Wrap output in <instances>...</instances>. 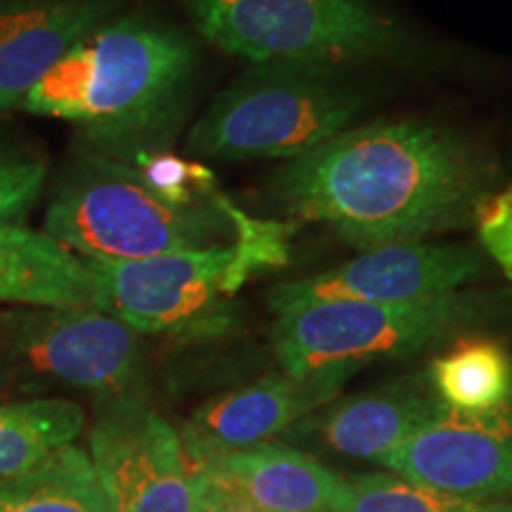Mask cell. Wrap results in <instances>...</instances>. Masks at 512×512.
<instances>
[{
    "mask_svg": "<svg viewBox=\"0 0 512 512\" xmlns=\"http://www.w3.org/2000/svg\"><path fill=\"white\" fill-rule=\"evenodd\" d=\"M0 366L8 377L76 389L102 403L138 394L145 354L136 330L93 306H5Z\"/></svg>",
    "mask_w": 512,
    "mask_h": 512,
    "instance_id": "8",
    "label": "cell"
},
{
    "mask_svg": "<svg viewBox=\"0 0 512 512\" xmlns=\"http://www.w3.org/2000/svg\"><path fill=\"white\" fill-rule=\"evenodd\" d=\"M48 178L46 157L0 136V226L27 223Z\"/></svg>",
    "mask_w": 512,
    "mask_h": 512,
    "instance_id": "21",
    "label": "cell"
},
{
    "mask_svg": "<svg viewBox=\"0 0 512 512\" xmlns=\"http://www.w3.org/2000/svg\"><path fill=\"white\" fill-rule=\"evenodd\" d=\"M349 375L273 373L247 387L202 403L185 422L181 441L188 460L273 441L316 408L337 399Z\"/></svg>",
    "mask_w": 512,
    "mask_h": 512,
    "instance_id": "12",
    "label": "cell"
},
{
    "mask_svg": "<svg viewBox=\"0 0 512 512\" xmlns=\"http://www.w3.org/2000/svg\"><path fill=\"white\" fill-rule=\"evenodd\" d=\"M494 505L451 496L396 472L344 477L332 512H491Z\"/></svg>",
    "mask_w": 512,
    "mask_h": 512,
    "instance_id": "20",
    "label": "cell"
},
{
    "mask_svg": "<svg viewBox=\"0 0 512 512\" xmlns=\"http://www.w3.org/2000/svg\"><path fill=\"white\" fill-rule=\"evenodd\" d=\"M475 249L434 242H401L361 252L347 264L275 285L268 306L278 313L318 302L413 304L446 297L482 273Z\"/></svg>",
    "mask_w": 512,
    "mask_h": 512,
    "instance_id": "10",
    "label": "cell"
},
{
    "mask_svg": "<svg viewBox=\"0 0 512 512\" xmlns=\"http://www.w3.org/2000/svg\"><path fill=\"white\" fill-rule=\"evenodd\" d=\"M114 17L112 0H0V114L27 95Z\"/></svg>",
    "mask_w": 512,
    "mask_h": 512,
    "instance_id": "14",
    "label": "cell"
},
{
    "mask_svg": "<svg viewBox=\"0 0 512 512\" xmlns=\"http://www.w3.org/2000/svg\"><path fill=\"white\" fill-rule=\"evenodd\" d=\"M290 226L256 221L230 245L138 261H86L95 309L138 335L211 342L238 325V292L249 275L287 259Z\"/></svg>",
    "mask_w": 512,
    "mask_h": 512,
    "instance_id": "4",
    "label": "cell"
},
{
    "mask_svg": "<svg viewBox=\"0 0 512 512\" xmlns=\"http://www.w3.org/2000/svg\"><path fill=\"white\" fill-rule=\"evenodd\" d=\"M192 472L268 512H332L344 477L278 441L190 460Z\"/></svg>",
    "mask_w": 512,
    "mask_h": 512,
    "instance_id": "15",
    "label": "cell"
},
{
    "mask_svg": "<svg viewBox=\"0 0 512 512\" xmlns=\"http://www.w3.org/2000/svg\"><path fill=\"white\" fill-rule=\"evenodd\" d=\"M294 221L323 223L358 252L465 226L489 197V164L448 128L375 121L290 159L268 183Z\"/></svg>",
    "mask_w": 512,
    "mask_h": 512,
    "instance_id": "1",
    "label": "cell"
},
{
    "mask_svg": "<svg viewBox=\"0 0 512 512\" xmlns=\"http://www.w3.org/2000/svg\"><path fill=\"white\" fill-rule=\"evenodd\" d=\"M254 223L223 195L178 204L152 188L136 166L81 150L62 171L41 230L79 259L138 261L230 245Z\"/></svg>",
    "mask_w": 512,
    "mask_h": 512,
    "instance_id": "3",
    "label": "cell"
},
{
    "mask_svg": "<svg viewBox=\"0 0 512 512\" xmlns=\"http://www.w3.org/2000/svg\"><path fill=\"white\" fill-rule=\"evenodd\" d=\"M427 375L441 403L456 411L484 413L512 403V361L494 339H460L434 358Z\"/></svg>",
    "mask_w": 512,
    "mask_h": 512,
    "instance_id": "18",
    "label": "cell"
},
{
    "mask_svg": "<svg viewBox=\"0 0 512 512\" xmlns=\"http://www.w3.org/2000/svg\"><path fill=\"white\" fill-rule=\"evenodd\" d=\"M475 221L486 254L512 280V183L479 204Z\"/></svg>",
    "mask_w": 512,
    "mask_h": 512,
    "instance_id": "22",
    "label": "cell"
},
{
    "mask_svg": "<svg viewBox=\"0 0 512 512\" xmlns=\"http://www.w3.org/2000/svg\"><path fill=\"white\" fill-rule=\"evenodd\" d=\"M380 465L472 501L512 496V403L484 413L441 406Z\"/></svg>",
    "mask_w": 512,
    "mask_h": 512,
    "instance_id": "11",
    "label": "cell"
},
{
    "mask_svg": "<svg viewBox=\"0 0 512 512\" xmlns=\"http://www.w3.org/2000/svg\"><path fill=\"white\" fill-rule=\"evenodd\" d=\"M0 512H107V505L86 448L64 444L0 477Z\"/></svg>",
    "mask_w": 512,
    "mask_h": 512,
    "instance_id": "17",
    "label": "cell"
},
{
    "mask_svg": "<svg viewBox=\"0 0 512 512\" xmlns=\"http://www.w3.org/2000/svg\"><path fill=\"white\" fill-rule=\"evenodd\" d=\"M444 406L430 375H408L344 399H332L285 432L287 444H313L380 465Z\"/></svg>",
    "mask_w": 512,
    "mask_h": 512,
    "instance_id": "13",
    "label": "cell"
},
{
    "mask_svg": "<svg viewBox=\"0 0 512 512\" xmlns=\"http://www.w3.org/2000/svg\"><path fill=\"white\" fill-rule=\"evenodd\" d=\"M86 451L107 512H200L181 434L138 394L98 403Z\"/></svg>",
    "mask_w": 512,
    "mask_h": 512,
    "instance_id": "9",
    "label": "cell"
},
{
    "mask_svg": "<svg viewBox=\"0 0 512 512\" xmlns=\"http://www.w3.org/2000/svg\"><path fill=\"white\" fill-rule=\"evenodd\" d=\"M470 313L453 292L413 304L318 302L278 313L271 332L283 373L354 375L361 366L427 349Z\"/></svg>",
    "mask_w": 512,
    "mask_h": 512,
    "instance_id": "7",
    "label": "cell"
},
{
    "mask_svg": "<svg viewBox=\"0 0 512 512\" xmlns=\"http://www.w3.org/2000/svg\"><path fill=\"white\" fill-rule=\"evenodd\" d=\"M195 64V46L178 29L112 17L38 83L22 110L74 124L83 150L131 164L164 150Z\"/></svg>",
    "mask_w": 512,
    "mask_h": 512,
    "instance_id": "2",
    "label": "cell"
},
{
    "mask_svg": "<svg viewBox=\"0 0 512 512\" xmlns=\"http://www.w3.org/2000/svg\"><path fill=\"white\" fill-rule=\"evenodd\" d=\"M83 427V408L60 396L0 403V477L17 475L55 448L74 444Z\"/></svg>",
    "mask_w": 512,
    "mask_h": 512,
    "instance_id": "19",
    "label": "cell"
},
{
    "mask_svg": "<svg viewBox=\"0 0 512 512\" xmlns=\"http://www.w3.org/2000/svg\"><path fill=\"white\" fill-rule=\"evenodd\" d=\"M197 494H200V512H268L256 508V505L242 501L230 491L221 486L207 482V479L197 477Z\"/></svg>",
    "mask_w": 512,
    "mask_h": 512,
    "instance_id": "23",
    "label": "cell"
},
{
    "mask_svg": "<svg viewBox=\"0 0 512 512\" xmlns=\"http://www.w3.org/2000/svg\"><path fill=\"white\" fill-rule=\"evenodd\" d=\"M209 43L254 64L373 60L401 50L399 29L366 0H183Z\"/></svg>",
    "mask_w": 512,
    "mask_h": 512,
    "instance_id": "6",
    "label": "cell"
},
{
    "mask_svg": "<svg viewBox=\"0 0 512 512\" xmlns=\"http://www.w3.org/2000/svg\"><path fill=\"white\" fill-rule=\"evenodd\" d=\"M0 306H93L86 261L27 223L0 226Z\"/></svg>",
    "mask_w": 512,
    "mask_h": 512,
    "instance_id": "16",
    "label": "cell"
},
{
    "mask_svg": "<svg viewBox=\"0 0 512 512\" xmlns=\"http://www.w3.org/2000/svg\"><path fill=\"white\" fill-rule=\"evenodd\" d=\"M5 382H8V373H5L3 366H0V392L5 389Z\"/></svg>",
    "mask_w": 512,
    "mask_h": 512,
    "instance_id": "24",
    "label": "cell"
},
{
    "mask_svg": "<svg viewBox=\"0 0 512 512\" xmlns=\"http://www.w3.org/2000/svg\"><path fill=\"white\" fill-rule=\"evenodd\" d=\"M363 102L335 67L256 64L211 100L185 147L204 159L290 162L347 131Z\"/></svg>",
    "mask_w": 512,
    "mask_h": 512,
    "instance_id": "5",
    "label": "cell"
}]
</instances>
